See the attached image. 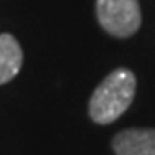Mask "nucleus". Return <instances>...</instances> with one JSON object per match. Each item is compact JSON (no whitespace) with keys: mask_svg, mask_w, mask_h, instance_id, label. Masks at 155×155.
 Segmentation results:
<instances>
[{"mask_svg":"<svg viewBox=\"0 0 155 155\" xmlns=\"http://www.w3.org/2000/svg\"><path fill=\"white\" fill-rule=\"evenodd\" d=\"M136 78L133 71L119 67L112 71L95 88L88 104V114L97 124H110L124 114L133 104Z\"/></svg>","mask_w":155,"mask_h":155,"instance_id":"f257e3e1","label":"nucleus"},{"mask_svg":"<svg viewBox=\"0 0 155 155\" xmlns=\"http://www.w3.org/2000/svg\"><path fill=\"white\" fill-rule=\"evenodd\" d=\"M97 17L109 35L127 38L140 29L141 11L138 0H97Z\"/></svg>","mask_w":155,"mask_h":155,"instance_id":"f03ea898","label":"nucleus"},{"mask_svg":"<svg viewBox=\"0 0 155 155\" xmlns=\"http://www.w3.org/2000/svg\"><path fill=\"white\" fill-rule=\"evenodd\" d=\"M112 148L116 155H155V129H124L112 138Z\"/></svg>","mask_w":155,"mask_h":155,"instance_id":"7ed1b4c3","label":"nucleus"},{"mask_svg":"<svg viewBox=\"0 0 155 155\" xmlns=\"http://www.w3.org/2000/svg\"><path fill=\"white\" fill-rule=\"evenodd\" d=\"M22 66V50L17 40L9 33L0 35V84L17 76Z\"/></svg>","mask_w":155,"mask_h":155,"instance_id":"20e7f679","label":"nucleus"}]
</instances>
